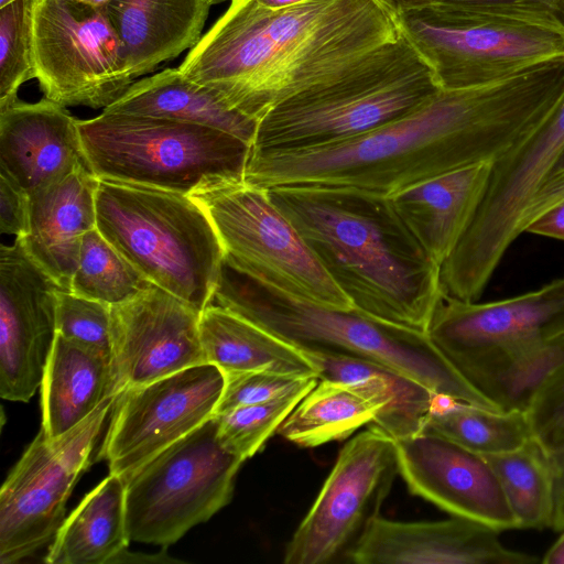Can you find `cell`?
<instances>
[{"instance_id":"8fae6325","label":"cell","mask_w":564,"mask_h":564,"mask_svg":"<svg viewBox=\"0 0 564 564\" xmlns=\"http://www.w3.org/2000/svg\"><path fill=\"white\" fill-rule=\"evenodd\" d=\"M189 196L208 215L229 265L299 299L354 307L267 188L220 181Z\"/></svg>"},{"instance_id":"1f68e13d","label":"cell","mask_w":564,"mask_h":564,"mask_svg":"<svg viewBox=\"0 0 564 564\" xmlns=\"http://www.w3.org/2000/svg\"><path fill=\"white\" fill-rule=\"evenodd\" d=\"M422 432L480 455L514 449L532 437L527 412L494 410L437 395Z\"/></svg>"},{"instance_id":"9c48e42d","label":"cell","mask_w":564,"mask_h":564,"mask_svg":"<svg viewBox=\"0 0 564 564\" xmlns=\"http://www.w3.org/2000/svg\"><path fill=\"white\" fill-rule=\"evenodd\" d=\"M564 162V87L544 116L492 162L485 196L441 267L445 294L478 301L514 240L524 234L532 202Z\"/></svg>"},{"instance_id":"681fc988","label":"cell","mask_w":564,"mask_h":564,"mask_svg":"<svg viewBox=\"0 0 564 564\" xmlns=\"http://www.w3.org/2000/svg\"><path fill=\"white\" fill-rule=\"evenodd\" d=\"M78 1H82V2H85V3H88V4H91V6H96V7H102V6H105L109 0H78Z\"/></svg>"},{"instance_id":"d590c367","label":"cell","mask_w":564,"mask_h":564,"mask_svg":"<svg viewBox=\"0 0 564 564\" xmlns=\"http://www.w3.org/2000/svg\"><path fill=\"white\" fill-rule=\"evenodd\" d=\"M33 78L32 0H12L0 7V110Z\"/></svg>"},{"instance_id":"ffe728a7","label":"cell","mask_w":564,"mask_h":564,"mask_svg":"<svg viewBox=\"0 0 564 564\" xmlns=\"http://www.w3.org/2000/svg\"><path fill=\"white\" fill-rule=\"evenodd\" d=\"M500 532L459 517L402 522L378 516L352 551L356 564H533L540 560L507 547Z\"/></svg>"},{"instance_id":"e575fe53","label":"cell","mask_w":564,"mask_h":564,"mask_svg":"<svg viewBox=\"0 0 564 564\" xmlns=\"http://www.w3.org/2000/svg\"><path fill=\"white\" fill-rule=\"evenodd\" d=\"M318 379L310 378L292 391L274 399L214 414L218 423L219 442L242 460L252 457L278 432L284 420L315 387Z\"/></svg>"},{"instance_id":"52a82bcc","label":"cell","mask_w":564,"mask_h":564,"mask_svg":"<svg viewBox=\"0 0 564 564\" xmlns=\"http://www.w3.org/2000/svg\"><path fill=\"white\" fill-rule=\"evenodd\" d=\"M97 178L189 195L220 181H242L251 145L195 123L102 111L77 120Z\"/></svg>"},{"instance_id":"b9f144b4","label":"cell","mask_w":564,"mask_h":564,"mask_svg":"<svg viewBox=\"0 0 564 564\" xmlns=\"http://www.w3.org/2000/svg\"><path fill=\"white\" fill-rule=\"evenodd\" d=\"M562 202H564V162L551 174L536 193L530 208L527 226L545 210Z\"/></svg>"},{"instance_id":"7c38bea8","label":"cell","mask_w":564,"mask_h":564,"mask_svg":"<svg viewBox=\"0 0 564 564\" xmlns=\"http://www.w3.org/2000/svg\"><path fill=\"white\" fill-rule=\"evenodd\" d=\"M32 58L44 98L64 107L105 109L133 83L104 7L32 0Z\"/></svg>"},{"instance_id":"74e56055","label":"cell","mask_w":564,"mask_h":564,"mask_svg":"<svg viewBox=\"0 0 564 564\" xmlns=\"http://www.w3.org/2000/svg\"><path fill=\"white\" fill-rule=\"evenodd\" d=\"M525 412L532 436L550 454L564 451V365L541 383Z\"/></svg>"},{"instance_id":"d6a6232c","label":"cell","mask_w":564,"mask_h":564,"mask_svg":"<svg viewBox=\"0 0 564 564\" xmlns=\"http://www.w3.org/2000/svg\"><path fill=\"white\" fill-rule=\"evenodd\" d=\"M486 457L519 529L552 527L554 474L551 454L532 436L519 447Z\"/></svg>"},{"instance_id":"8d00e7d4","label":"cell","mask_w":564,"mask_h":564,"mask_svg":"<svg viewBox=\"0 0 564 564\" xmlns=\"http://www.w3.org/2000/svg\"><path fill=\"white\" fill-rule=\"evenodd\" d=\"M56 330L67 339L111 352L110 305L59 290Z\"/></svg>"},{"instance_id":"f35d334b","label":"cell","mask_w":564,"mask_h":564,"mask_svg":"<svg viewBox=\"0 0 564 564\" xmlns=\"http://www.w3.org/2000/svg\"><path fill=\"white\" fill-rule=\"evenodd\" d=\"M310 378L313 377H296L269 370L226 375L225 387L214 414L274 399L292 391Z\"/></svg>"},{"instance_id":"836d02e7","label":"cell","mask_w":564,"mask_h":564,"mask_svg":"<svg viewBox=\"0 0 564 564\" xmlns=\"http://www.w3.org/2000/svg\"><path fill=\"white\" fill-rule=\"evenodd\" d=\"M150 284L97 227L84 235L69 292L111 306L132 299Z\"/></svg>"},{"instance_id":"ab89813d","label":"cell","mask_w":564,"mask_h":564,"mask_svg":"<svg viewBox=\"0 0 564 564\" xmlns=\"http://www.w3.org/2000/svg\"><path fill=\"white\" fill-rule=\"evenodd\" d=\"M30 230V196L0 173V231L23 238Z\"/></svg>"},{"instance_id":"f546056e","label":"cell","mask_w":564,"mask_h":564,"mask_svg":"<svg viewBox=\"0 0 564 564\" xmlns=\"http://www.w3.org/2000/svg\"><path fill=\"white\" fill-rule=\"evenodd\" d=\"M307 354V352H306ZM321 369L319 378L348 382L382 406L373 424L394 441L423 431L438 394L389 367L350 356L307 354Z\"/></svg>"},{"instance_id":"7dc6e473","label":"cell","mask_w":564,"mask_h":564,"mask_svg":"<svg viewBox=\"0 0 564 564\" xmlns=\"http://www.w3.org/2000/svg\"><path fill=\"white\" fill-rule=\"evenodd\" d=\"M557 540L544 553L541 562L544 564H564V530H562Z\"/></svg>"},{"instance_id":"83f0119b","label":"cell","mask_w":564,"mask_h":564,"mask_svg":"<svg viewBox=\"0 0 564 564\" xmlns=\"http://www.w3.org/2000/svg\"><path fill=\"white\" fill-rule=\"evenodd\" d=\"M452 365L498 409L525 411L541 383L564 365V326L513 347L459 358Z\"/></svg>"},{"instance_id":"e0dca14e","label":"cell","mask_w":564,"mask_h":564,"mask_svg":"<svg viewBox=\"0 0 564 564\" xmlns=\"http://www.w3.org/2000/svg\"><path fill=\"white\" fill-rule=\"evenodd\" d=\"M200 312L150 284L110 306L111 352L120 390L205 364Z\"/></svg>"},{"instance_id":"8992f818","label":"cell","mask_w":564,"mask_h":564,"mask_svg":"<svg viewBox=\"0 0 564 564\" xmlns=\"http://www.w3.org/2000/svg\"><path fill=\"white\" fill-rule=\"evenodd\" d=\"M98 180L100 234L147 281L202 313L224 261L206 212L187 194Z\"/></svg>"},{"instance_id":"2e32d148","label":"cell","mask_w":564,"mask_h":564,"mask_svg":"<svg viewBox=\"0 0 564 564\" xmlns=\"http://www.w3.org/2000/svg\"><path fill=\"white\" fill-rule=\"evenodd\" d=\"M22 240L0 247V397L28 402L53 349L58 291Z\"/></svg>"},{"instance_id":"7402d4cb","label":"cell","mask_w":564,"mask_h":564,"mask_svg":"<svg viewBox=\"0 0 564 564\" xmlns=\"http://www.w3.org/2000/svg\"><path fill=\"white\" fill-rule=\"evenodd\" d=\"M98 178L76 171L30 196V230L20 238L28 253L69 291L84 235L97 227Z\"/></svg>"},{"instance_id":"6da1fadb","label":"cell","mask_w":564,"mask_h":564,"mask_svg":"<svg viewBox=\"0 0 564 564\" xmlns=\"http://www.w3.org/2000/svg\"><path fill=\"white\" fill-rule=\"evenodd\" d=\"M564 87V59L464 89H441L415 110L357 138L303 150H251L243 181L269 188L348 187L391 196L437 175L494 162Z\"/></svg>"},{"instance_id":"ee69618b","label":"cell","mask_w":564,"mask_h":564,"mask_svg":"<svg viewBox=\"0 0 564 564\" xmlns=\"http://www.w3.org/2000/svg\"><path fill=\"white\" fill-rule=\"evenodd\" d=\"M554 474V513L551 529L564 530V451L551 454Z\"/></svg>"},{"instance_id":"44dd1931","label":"cell","mask_w":564,"mask_h":564,"mask_svg":"<svg viewBox=\"0 0 564 564\" xmlns=\"http://www.w3.org/2000/svg\"><path fill=\"white\" fill-rule=\"evenodd\" d=\"M76 171L91 172L77 119L64 106L18 99L0 110V173L31 195Z\"/></svg>"},{"instance_id":"d4e9b609","label":"cell","mask_w":564,"mask_h":564,"mask_svg":"<svg viewBox=\"0 0 564 564\" xmlns=\"http://www.w3.org/2000/svg\"><path fill=\"white\" fill-rule=\"evenodd\" d=\"M42 427L57 437L119 394L112 354L57 334L41 383Z\"/></svg>"},{"instance_id":"d6986e66","label":"cell","mask_w":564,"mask_h":564,"mask_svg":"<svg viewBox=\"0 0 564 564\" xmlns=\"http://www.w3.org/2000/svg\"><path fill=\"white\" fill-rule=\"evenodd\" d=\"M564 326V275L538 290L478 303L442 294L426 334L453 361L513 347Z\"/></svg>"},{"instance_id":"f907efd6","label":"cell","mask_w":564,"mask_h":564,"mask_svg":"<svg viewBox=\"0 0 564 564\" xmlns=\"http://www.w3.org/2000/svg\"><path fill=\"white\" fill-rule=\"evenodd\" d=\"M10 1H12V0H0V7L9 3Z\"/></svg>"},{"instance_id":"5bb4252c","label":"cell","mask_w":564,"mask_h":564,"mask_svg":"<svg viewBox=\"0 0 564 564\" xmlns=\"http://www.w3.org/2000/svg\"><path fill=\"white\" fill-rule=\"evenodd\" d=\"M399 474L395 441L375 424L340 449L315 501L286 544L285 564L349 563L380 516Z\"/></svg>"},{"instance_id":"4316f807","label":"cell","mask_w":564,"mask_h":564,"mask_svg":"<svg viewBox=\"0 0 564 564\" xmlns=\"http://www.w3.org/2000/svg\"><path fill=\"white\" fill-rule=\"evenodd\" d=\"M199 337L206 362L225 376L269 370L319 378V367L305 351L217 304L200 313Z\"/></svg>"},{"instance_id":"ac0fdd59","label":"cell","mask_w":564,"mask_h":564,"mask_svg":"<svg viewBox=\"0 0 564 564\" xmlns=\"http://www.w3.org/2000/svg\"><path fill=\"white\" fill-rule=\"evenodd\" d=\"M399 474L409 490L452 517L498 532L519 529L485 456L427 432L395 441Z\"/></svg>"},{"instance_id":"277c9868","label":"cell","mask_w":564,"mask_h":564,"mask_svg":"<svg viewBox=\"0 0 564 564\" xmlns=\"http://www.w3.org/2000/svg\"><path fill=\"white\" fill-rule=\"evenodd\" d=\"M213 303L307 354L378 362L438 395L499 410L442 355L425 332L380 319L356 307L340 308L299 299L225 260Z\"/></svg>"},{"instance_id":"4fadbf2b","label":"cell","mask_w":564,"mask_h":564,"mask_svg":"<svg viewBox=\"0 0 564 564\" xmlns=\"http://www.w3.org/2000/svg\"><path fill=\"white\" fill-rule=\"evenodd\" d=\"M119 395L61 436L48 437L41 429L12 468L0 490L1 564L20 562L52 542Z\"/></svg>"},{"instance_id":"ba28073f","label":"cell","mask_w":564,"mask_h":564,"mask_svg":"<svg viewBox=\"0 0 564 564\" xmlns=\"http://www.w3.org/2000/svg\"><path fill=\"white\" fill-rule=\"evenodd\" d=\"M441 89L487 85L564 59V25L533 13L440 1L399 15Z\"/></svg>"},{"instance_id":"5b68a950","label":"cell","mask_w":564,"mask_h":564,"mask_svg":"<svg viewBox=\"0 0 564 564\" xmlns=\"http://www.w3.org/2000/svg\"><path fill=\"white\" fill-rule=\"evenodd\" d=\"M440 90L432 68L402 34L339 77L273 106L260 119L250 149L289 151L344 142L415 110Z\"/></svg>"},{"instance_id":"7bdbcfd3","label":"cell","mask_w":564,"mask_h":564,"mask_svg":"<svg viewBox=\"0 0 564 564\" xmlns=\"http://www.w3.org/2000/svg\"><path fill=\"white\" fill-rule=\"evenodd\" d=\"M525 232L564 240V202L534 218L527 226Z\"/></svg>"},{"instance_id":"816d5d0a","label":"cell","mask_w":564,"mask_h":564,"mask_svg":"<svg viewBox=\"0 0 564 564\" xmlns=\"http://www.w3.org/2000/svg\"><path fill=\"white\" fill-rule=\"evenodd\" d=\"M213 2V4L215 3H218V2H223V1H226V0H210Z\"/></svg>"},{"instance_id":"cb8c5ba5","label":"cell","mask_w":564,"mask_h":564,"mask_svg":"<svg viewBox=\"0 0 564 564\" xmlns=\"http://www.w3.org/2000/svg\"><path fill=\"white\" fill-rule=\"evenodd\" d=\"M212 6L210 0H109L102 7L135 79L191 50Z\"/></svg>"},{"instance_id":"9a60e30c","label":"cell","mask_w":564,"mask_h":564,"mask_svg":"<svg viewBox=\"0 0 564 564\" xmlns=\"http://www.w3.org/2000/svg\"><path fill=\"white\" fill-rule=\"evenodd\" d=\"M225 387V375L205 362L145 384L117 398L99 457L110 474L127 479L167 446L210 419Z\"/></svg>"},{"instance_id":"30bf717a","label":"cell","mask_w":564,"mask_h":564,"mask_svg":"<svg viewBox=\"0 0 564 564\" xmlns=\"http://www.w3.org/2000/svg\"><path fill=\"white\" fill-rule=\"evenodd\" d=\"M213 415L124 479L130 541L166 547L230 501L245 460L221 445Z\"/></svg>"},{"instance_id":"c3c4849f","label":"cell","mask_w":564,"mask_h":564,"mask_svg":"<svg viewBox=\"0 0 564 564\" xmlns=\"http://www.w3.org/2000/svg\"><path fill=\"white\" fill-rule=\"evenodd\" d=\"M258 3L270 9H281L304 2L306 0H256Z\"/></svg>"},{"instance_id":"3957f363","label":"cell","mask_w":564,"mask_h":564,"mask_svg":"<svg viewBox=\"0 0 564 564\" xmlns=\"http://www.w3.org/2000/svg\"><path fill=\"white\" fill-rule=\"evenodd\" d=\"M267 191L354 307L426 333L443 294L441 267L390 197L313 185Z\"/></svg>"},{"instance_id":"7a4b0ae2","label":"cell","mask_w":564,"mask_h":564,"mask_svg":"<svg viewBox=\"0 0 564 564\" xmlns=\"http://www.w3.org/2000/svg\"><path fill=\"white\" fill-rule=\"evenodd\" d=\"M401 35L399 17L381 0L281 9L230 0L178 68L259 122L278 102L339 77Z\"/></svg>"},{"instance_id":"f1b7e54d","label":"cell","mask_w":564,"mask_h":564,"mask_svg":"<svg viewBox=\"0 0 564 564\" xmlns=\"http://www.w3.org/2000/svg\"><path fill=\"white\" fill-rule=\"evenodd\" d=\"M126 481L110 474L64 519L50 543V564H112L128 549Z\"/></svg>"},{"instance_id":"60d3db41","label":"cell","mask_w":564,"mask_h":564,"mask_svg":"<svg viewBox=\"0 0 564 564\" xmlns=\"http://www.w3.org/2000/svg\"><path fill=\"white\" fill-rule=\"evenodd\" d=\"M443 1V0H442ZM453 3L495 8L543 15L564 25V0H445Z\"/></svg>"},{"instance_id":"603a6c76","label":"cell","mask_w":564,"mask_h":564,"mask_svg":"<svg viewBox=\"0 0 564 564\" xmlns=\"http://www.w3.org/2000/svg\"><path fill=\"white\" fill-rule=\"evenodd\" d=\"M491 167L492 162L468 165L389 196L409 230L440 267L470 225Z\"/></svg>"},{"instance_id":"484cf974","label":"cell","mask_w":564,"mask_h":564,"mask_svg":"<svg viewBox=\"0 0 564 564\" xmlns=\"http://www.w3.org/2000/svg\"><path fill=\"white\" fill-rule=\"evenodd\" d=\"M104 111L205 126L232 134L250 145L259 123L229 106L214 90L189 79L178 67L133 82Z\"/></svg>"},{"instance_id":"f6af8a7d","label":"cell","mask_w":564,"mask_h":564,"mask_svg":"<svg viewBox=\"0 0 564 564\" xmlns=\"http://www.w3.org/2000/svg\"><path fill=\"white\" fill-rule=\"evenodd\" d=\"M170 563L178 562L175 558L169 557L164 551L159 554H144V553H130L127 550L121 552L112 562L115 563Z\"/></svg>"},{"instance_id":"4dcf8cb0","label":"cell","mask_w":564,"mask_h":564,"mask_svg":"<svg viewBox=\"0 0 564 564\" xmlns=\"http://www.w3.org/2000/svg\"><path fill=\"white\" fill-rule=\"evenodd\" d=\"M382 406L359 388L344 381L319 378L297 403L278 433L302 447H316L350 436L373 423Z\"/></svg>"},{"instance_id":"bcb514c9","label":"cell","mask_w":564,"mask_h":564,"mask_svg":"<svg viewBox=\"0 0 564 564\" xmlns=\"http://www.w3.org/2000/svg\"><path fill=\"white\" fill-rule=\"evenodd\" d=\"M388 8L391 9L398 17L411 9L429 6L442 0H381Z\"/></svg>"}]
</instances>
